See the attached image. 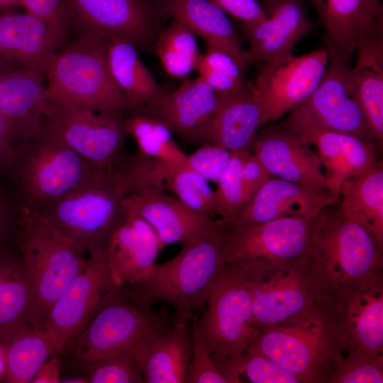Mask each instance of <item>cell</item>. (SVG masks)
I'll use <instances>...</instances> for the list:
<instances>
[{"instance_id":"cell-1","label":"cell","mask_w":383,"mask_h":383,"mask_svg":"<svg viewBox=\"0 0 383 383\" xmlns=\"http://www.w3.org/2000/svg\"><path fill=\"white\" fill-rule=\"evenodd\" d=\"M246 350L268 357L300 383H326L346 353L343 335L323 299L260 330Z\"/></svg>"},{"instance_id":"cell-2","label":"cell","mask_w":383,"mask_h":383,"mask_svg":"<svg viewBox=\"0 0 383 383\" xmlns=\"http://www.w3.org/2000/svg\"><path fill=\"white\" fill-rule=\"evenodd\" d=\"M4 170L21 204L35 210L68 195L102 173L44 127L34 138L14 144Z\"/></svg>"},{"instance_id":"cell-3","label":"cell","mask_w":383,"mask_h":383,"mask_svg":"<svg viewBox=\"0 0 383 383\" xmlns=\"http://www.w3.org/2000/svg\"><path fill=\"white\" fill-rule=\"evenodd\" d=\"M22 208L17 248L30 288V326L39 329L87 258L85 252L40 211Z\"/></svg>"},{"instance_id":"cell-4","label":"cell","mask_w":383,"mask_h":383,"mask_svg":"<svg viewBox=\"0 0 383 383\" xmlns=\"http://www.w3.org/2000/svg\"><path fill=\"white\" fill-rule=\"evenodd\" d=\"M305 255L325 294L383 274V249L366 229L345 215L338 201L311 221Z\"/></svg>"},{"instance_id":"cell-5","label":"cell","mask_w":383,"mask_h":383,"mask_svg":"<svg viewBox=\"0 0 383 383\" xmlns=\"http://www.w3.org/2000/svg\"><path fill=\"white\" fill-rule=\"evenodd\" d=\"M222 234L223 228L182 246L174 257L157 264L146 281L123 291L152 306L170 304L176 311L175 322L190 325L202 313L222 269Z\"/></svg>"},{"instance_id":"cell-6","label":"cell","mask_w":383,"mask_h":383,"mask_svg":"<svg viewBox=\"0 0 383 383\" xmlns=\"http://www.w3.org/2000/svg\"><path fill=\"white\" fill-rule=\"evenodd\" d=\"M108 40L79 33L57 51L45 70L48 100L73 103L98 111H128L131 106L110 72Z\"/></svg>"},{"instance_id":"cell-7","label":"cell","mask_w":383,"mask_h":383,"mask_svg":"<svg viewBox=\"0 0 383 383\" xmlns=\"http://www.w3.org/2000/svg\"><path fill=\"white\" fill-rule=\"evenodd\" d=\"M131 185L122 171L102 172L68 195L38 210L85 253L104 249L124 221Z\"/></svg>"},{"instance_id":"cell-8","label":"cell","mask_w":383,"mask_h":383,"mask_svg":"<svg viewBox=\"0 0 383 383\" xmlns=\"http://www.w3.org/2000/svg\"><path fill=\"white\" fill-rule=\"evenodd\" d=\"M175 323L167 311L153 309L116 287L84 330L71 343L83 364L115 354L133 353Z\"/></svg>"},{"instance_id":"cell-9","label":"cell","mask_w":383,"mask_h":383,"mask_svg":"<svg viewBox=\"0 0 383 383\" xmlns=\"http://www.w3.org/2000/svg\"><path fill=\"white\" fill-rule=\"evenodd\" d=\"M267 129L305 143L314 134L335 132L378 143L360 106L351 65L331 62L313 92Z\"/></svg>"},{"instance_id":"cell-10","label":"cell","mask_w":383,"mask_h":383,"mask_svg":"<svg viewBox=\"0 0 383 383\" xmlns=\"http://www.w3.org/2000/svg\"><path fill=\"white\" fill-rule=\"evenodd\" d=\"M311 221L294 217L262 223L223 221V262L257 281L306 254Z\"/></svg>"},{"instance_id":"cell-11","label":"cell","mask_w":383,"mask_h":383,"mask_svg":"<svg viewBox=\"0 0 383 383\" xmlns=\"http://www.w3.org/2000/svg\"><path fill=\"white\" fill-rule=\"evenodd\" d=\"M49 102L45 131L72 148L96 172L124 170L130 157L125 150L124 113L98 111L65 101Z\"/></svg>"},{"instance_id":"cell-12","label":"cell","mask_w":383,"mask_h":383,"mask_svg":"<svg viewBox=\"0 0 383 383\" xmlns=\"http://www.w3.org/2000/svg\"><path fill=\"white\" fill-rule=\"evenodd\" d=\"M252 280L223 262L196 327L213 360L239 355L257 337L252 324Z\"/></svg>"},{"instance_id":"cell-13","label":"cell","mask_w":383,"mask_h":383,"mask_svg":"<svg viewBox=\"0 0 383 383\" xmlns=\"http://www.w3.org/2000/svg\"><path fill=\"white\" fill-rule=\"evenodd\" d=\"M115 289L104 248L89 253L83 268L52 306L39 328L48 338L54 355L71 344Z\"/></svg>"},{"instance_id":"cell-14","label":"cell","mask_w":383,"mask_h":383,"mask_svg":"<svg viewBox=\"0 0 383 383\" xmlns=\"http://www.w3.org/2000/svg\"><path fill=\"white\" fill-rule=\"evenodd\" d=\"M252 326L259 331L289 319L321 301V280L304 255L252 281Z\"/></svg>"},{"instance_id":"cell-15","label":"cell","mask_w":383,"mask_h":383,"mask_svg":"<svg viewBox=\"0 0 383 383\" xmlns=\"http://www.w3.org/2000/svg\"><path fill=\"white\" fill-rule=\"evenodd\" d=\"M326 48L258 63L252 85L262 108V126L275 121L307 99L323 79L329 63Z\"/></svg>"},{"instance_id":"cell-16","label":"cell","mask_w":383,"mask_h":383,"mask_svg":"<svg viewBox=\"0 0 383 383\" xmlns=\"http://www.w3.org/2000/svg\"><path fill=\"white\" fill-rule=\"evenodd\" d=\"M346 353H383V274L342 285L323 298Z\"/></svg>"},{"instance_id":"cell-17","label":"cell","mask_w":383,"mask_h":383,"mask_svg":"<svg viewBox=\"0 0 383 383\" xmlns=\"http://www.w3.org/2000/svg\"><path fill=\"white\" fill-rule=\"evenodd\" d=\"M314 8L329 62L350 65L362 45L383 40L382 0H307Z\"/></svg>"},{"instance_id":"cell-18","label":"cell","mask_w":383,"mask_h":383,"mask_svg":"<svg viewBox=\"0 0 383 383\" xmlns=\"http://www.w3.org/2000/svg\"><path fill=\"white\" fill-rule=\"evenodd\" d=\"M70 28L108 40L145 47L155 33L152 11L143 0H62Z\"/></svg>"},{"instance_id":"cell-19","label":"cell","mask_w":383,"mask_h":383,"mask_svg":"<svg viewBox=\"0 0 383 383\" xmlns=\"http://www.w3.org/2000/svg\"><path fill=\"white\" fill-rule=\"evenodd\" d=\"M127 211L146 221L155 231L162 246H181L220 232L223 220L193 210L176 196L150 187L136 189L124 199Z\"/></svg>"},{"instance_id":"cell-20","label":"cell","mask_w":383,"mask_h":383,"mask_svg":"<svg viewBox=\"0 0 383 383\" xmlns=\"http://www.w3.org/2000/svg\"><path fill=\"white\" fill-rule=\"evenodd\" d=\"M65 38L26 10H0V71L30 70L45 74Z\"/></svg>"},{"instance_id":"cell-21","label":"cell","mask_w":383,"mask_h":383,"mask_svg":"<svg viewBox=\"0 0 383 383\" xmlns=\"http://www.w3.org/2000/svg\"><path fill=\"white\" fill-rule=\"evenodd\" d=\"M163 247L153 228L128 211L104 248L107 268L114 286L133 289L146 281L155 270Z\"/></svg>"},{"instance_id":"cell-22","label":"cell","mask_w":383,"mask_h":383,"mask_svg":"<svg viewBox=\"0 0 383 383\" xmlns=\"http://www.w3.org/2000/svg\"><path fill=\"white\" fill-rule=\"evenodd\" d=\"M218 102V92L198 77L186 79L173 91L128 111L152 118L185 141L199 143Z\"/></svg>"},{"instance_id":"cell-23","label":"cell","mask_w":383,"mask_h":383,"mask_svg":"<svg viewBox=\"0 0 383 383\" xmlns=\"http://www.w3.org/2000/svg\"><path fill=\"white\" fill-rule=\"evenodd\" d=\"M340 194L270 176L234 219L262 223L284 217L314 218L336 203Z\"/></svg>"},{"instance_id":"cell-24","label":"cell","mask_w":383,"mask_h":383,"mask_svg":"<svg viewBox=\"0 0 383 383\" xmlns=\"http://www.w3.org/2000/svg\"><path fill=\"white\" fill-rule=\"evenodd\" d=\"M44 79L45 74L35 70L0 71V114L10 125L16 143L43 130L50 109Z\"/></svg>"},{"instance_id":"cell-25","label":"cell","mask_w":383,"mask_h":383,"mask_svg":"<svg viewBox=\"0 0 383 383\" xmlns=\"http://www.w3.org/2000/svg\"><path fill=\"white\" fill-rule=\"evenodd\" d=\"M253 155L270 175L317 189H328L319 155L296 136L268 129L257 135Z\"/></svg>"},{"instance_id":"cell-26","label":"cell","mask_w":383,"mask_h":383,"mask_svg":"<svg viewBox=\"0 0 383 383\" xmlns=\"http://www.w3.org/2000/svg\"><path fill=\"white\" fill-rule=\"evenodd\" d=\"M313 28L303 0H280L266 19L245 27L250 42L246 65L293 55L298 41Z\"/></svg>"},{"instance_id":"cell-27","label":"cell","mask_w":383,"mask_h":383,"mask_svg":"<svg viewBox=\"0 0 383 383\" xmlns=\"http://www.w3.org/2000/svg\"><path fill=\"white\" fill-rule=\"evenodd\" d=\"M216 111L208 123L204 142L231 152L250 150L262 126V108L252 84L237 91L218 93Z\"/></svg>"},{"instance_id":"cell-28","label":"cell","mask_w":383,"mask_h":383,"mask_svg":"<svg viewBox=\"0 0 383 383\" xmlns=\"http://www.w3.org/2000/svg\"><path fill=\"white\" fill-rule=\"evenodd\" d=\"M192 350L191 324L175 322L139 347L135 358L145 383H187Z\"/></svg>"},{"instance_id":"cell-29","label":"cell","mask_w":383,"mask_h":383,"mask_svg":"<svg viewBox=\"0 0 383 383\" xmlns=\"http://www.w3.org/2000/svg\"><path fill=\"white\" fill-rule=\"evenodd\" d=\"M163 8L212 48L231 55L246 68L247 50L226 13L209 0H162Z\"/></svg>"},{"instance_id":"cell-30","label":"cell","mask_w":383,"mask_h":383,"mask_svg":"<svg viewBox=\"0 0 383 383\" xmlns=\"http://www.w3.org/2000/svg\"><path fill=\"white\" fill-rule=\"evenodd\" d=\"M347 216L362 226L383 249V164L346 181L338 200Z\"/></svg>"},{"instance_id":"cell-31","label":"cell","mask_w":383,"mask_h":383,"mask_svg":"<svg viewBox=\"0 0 383 383\" xmlns=\"http://www.w3.org/2000/svg\"><path fill=\"white\" fill-rule=\"evenodd\" d=\"M107 58L111 76L130 103L131 109L151 103L165 94L131 43L109 40Z\"/></svg>"},{"instance_id":"cell-32","label":"cell","mask_w":383,"mask_h":383,"mask_svg":"<svg viewBox=\"0 0 383 383\" xmlns=\"http://www.w3.org/2000/svg\"><path fill=\"white\" fill-rule=\"evenodd\" d=\"M31 293L18 249L0 252V343L30 325Z\"/></svg>"},{"instance_id":"cell-33","label":"cell","mask_w":383,"mask_h":383,"mask_svg":"<svg viewBox=\"0 0 383 383\" xmlns=\"http://www.w3.org/2000/svg\"><path fill=\"white\" fill-rule=\"evenodd\" d=\"M352 67L357 96L370 130L382 145L383 140V40L357 48Z\"/></svg>"},{"instance_id":"cell-34","label":"cell","mask_w":383,"mask_h":383,"mask_svg":"<svg viewBox=\"0 0 383 383\" xmlns=\"http://www.w3.org/2000/svg\"><path fill=\"white\" fill-rule=\"evenodd\" d=\"M1 343L8 382H30L41 365L54 355L46 335L30 325L13 331Z\"/></svg>"},{"instance_id":"cell-35","label":"cell","mask_w":383,"mask_h":383,"mask_svg":"<svg viewBox=\"0 0 383 383\" xmlns=\"http://www.w3.org/2000/svg\"><path fill=\"white\" fill-rule=\"evenodd\" d=\"M150 186L172 192L182 203L205 216H219L215 190L207 179L186 164L157 162L150 177Z\"/></svg>"},{"instance_id":"cell-36","label":"cell","mask_w":383,"mask_h":383,"mask_svg":"<svg viewBox=\"0 0 383 383\" xmlns=\"http://www.w3.org/2000/svg\"><path fill=\"white\" fill-rule=\"evenodd\" d=\"M126 116L125 130L133 138L140 155L170 165L186 164L187 154L178 146L172 133L160 121L135 112Z\"/></svg>"},{"instance_id":"cell-37","label":"cell","mask_w":383,"mask_h":383,"mask_svg":"<svg viewBox=\"0 0 383 383\" xmlns=\"http://www.w3.org/2000/svg\"><path fill=\"white\" fill-rule=\"evenodd\" d=\"M155 49L165 72L174 78L187 77L195 69L201 55L195 34L174 19L159 35Z\"/></svg>"},{"instance_id":"cell-38","label":"cell","mask_w":383,"mask_h":383,"mask_svg":"<svg viewBox=\"0 0 383 383\" xmlns=\"http://www.w3.org/2000/svg\"><path fill=\"white\" fill-rule=\"evenodd\" d=\"M227 383H300L268 357L245 350L213 360Z\"/></svg>"},{"instance_id":"cell-39","label":"cell","mask_w":383,"mask_h":383,"mask_svg":"<svg viewBox=\"0 0 383 383\" xmlns=\"http://www.w3.org/2000/svg\"><path fill=\"white\" fill-rule=\"evenodd\" d=\"M248 150H250L231 152L229 163L216 183L215 194L218 214L223 221L234 219L250 201L242 170Z\"/></svg>"},{"instance_id":"cell-40","label":"cell","mask_w":383,"mask_h":383,"mask_svg":"<svg viewBox=\"0 0 383 383\" xmlns=\"http://www.w3.org/2000/svg\"><path fill=\"white\" fill-rule=\"evenodd\" d=\"M383 353L348 352L326 383H382Z\"/></svg>"},{"instance_id":"cell-41","label":"cell","mask_w":383,"mask_h":383,"mask_svg":"<svg viewBox=\"0 0 383 383\" xmlns=\"http://www.w3.org/2000/svg\"><path fill=\"white\" fill-rule=\"evenodd\" d=\"M88 383H145L133 353H119L84 364Z\"/></svg>"},{"instance_id":"cell-42","label":"cell","mask_w":383,"mask_h":383,"mask_svg":"<svg viewBox=\"0 0 383 383\" xmlns=\"http://www.w3.org/2000/svg\"><path fill=\"white\" fill-rule=\"evenodd\" d=\"M306 143L315 145L318 148L322 165L326 169L325 177L328 189L340 194V189L348 177L339 133H318L311 136Z\"/></svg>"},{"instance_id":"cell-43","label":"cell","mask_w":383,"mask_h":383,"mask_svg":"<svg viewBox=\"0 0 383 383\" xmlns=\"http://www.w3.org/2000/svg\"><path fill=\"white\" fill-rule=\"evenodd\" d=\"M339 138L347 181L365 173L377 163L376 145L378 143L344 133H339Z\"/></svg>"},{"instance_id":"cell-44","label":"cell","mask_w":383,"mask_h":383,"mask_svg":"<svg viewBox=\"0 0 383 383\" xmlns=\"http://www.w3.org/2000/svg\"><path fill=\"white\" fill-rule=\"evenodd\" d=\"M231 152L213 143H204L187 155L186 165L209 182L217 183L231 160Z\"/></svg>"},{"instance_id":"cell-45","label":"cell","mask_w":383,"mask_h":383,"mask_svg":"<svg viewBox=\"0 0 383 383\" xmlns=\"http://www.w3.org/2000/svg\"><path fill=\"white\" fill-rule=\"evenodd\" d=\"M191 331L192 350L187 383H227L202 343L195 321L191 323Z\"/></svg>"},{"instance_id":"cell-46","label":"cell","mask_w":383,"mask_h":383,"mask_svg":"<svg viewBox=\"0 0 383 383\" xmlns=\"http://www.w3.org/2000/svg\"><path fill=\"white\" fill-rule=\"evenodd\" d=\"M23 208L11 191L0 186V252L18 249Z\"/></svg>"},{"instance_id":"cell-47","label":"cell","mask_w":383,"mask_h":383,"mask_svg":"<svg viewBox=\"0 0 383 383\" xmlns=\"http://www.w3.org/2000/svg\"><path fill=\"white\" fill-rule=\"evenodd\" d=\"M26 11L38 17L65 38L70 29L62 0H22Z\"/></svg>"},{"instance_id":"cell-48","label":"cell","mask_w":383,"mask_h":383,"mask_svg":"<svg viewBox=\"0 0 383 383\" xmlns=\"http://www.w3.org/2000/svg\"><path fill=\"white\" fill-rule=\"evenodd\" d=\"M216 4L226 13H228L243 22L245 27L252 26L267 18L257 0H209Z\"/></svg>"},{"instance_id":"cell-49","label":"cell","mask_w":383,"mask_h":383,"mask_svg":"<svg viewBox=\"0 0 383 383\" xmlns=\"http://www.w3.org/2000/svg\"><path fill=\"white\" fill-rule=\"evenodd\" d=\"M201 55L196 62L195 70H196L199 74V77L202 79L216 92H231L248 85L249 82L246 80H238L224 73L213 70L204 61Z\"/></svg>"},{"instance_id":"cell-50","label":"cell","mask_w":383,"mask_h":383,"mask_svg":"<svg viewBox=\"0 0 383 383\" xmlns=\"http://www.w3.org/2000/svg\"><path fill=\"white\" fill-rule=\"evenodd\" d=\"M201 56L204 61L213 70L238 80H245L244 77L245 69L231 55L218 50L207 48L206 52Z\"/></svg>"},{"instance_id":"cell-51","label":"cell","mask_w":383,"mask_h":383,"mask_svg":"<svg viewBox=\"0 0 383 383\" xmlns=\"http://www.w3.org/2000/svg\"><path fill=\"white\" fill-rule=\"evenodd\" d=\"M60 379L58 357L57 355H54L41 365L30 382L59 383Z\"/></svg>"},{"instance_id":"cell-52","label":"cell","mask_w":383,"mask_h":383,"mask_svg":"<svg viewBox=\"0 0 383 383\" xmlns=\"http://www.w3.org/2000/svg\"><path fill=\"white\" fill-rule=\"evenodd\" d=\"M15 143L14 135L10 125L0 114V169H4Z\"/></svg>"},{"instance_id":"cell-53","label":"cell","mask_w":383,"mask_h":383,"mask_svg":"<svg viewBox=\"0 0 383 383\" xmlns=\"http://www.w3.org/2000/svg\"><path fill=\"white\" fill-rule=\"evenodd\" d=\"M23 8L22 0H0V10Z\"/></svg>"},{"instance_id":"cell-54","label":"cell","mask_w":383,"mask_h":383,"mask_svg":"<svg viewBox=\"0 0 383 383\" xmlns=\"http://www.w3.org/2000/svg\"><path fill=\"white\" fill-rule=\"evenodd\" d=\"M268 16L275 9L280 0H257Z\"/></svg>"},{"instance_id":"cell-55","label":"cell","mask_w":383,"mask_h":383,"mask_svg":"<svg viewBox=\"0 0 383 383\" xmlns=\"http://www.w3.org/2000/svg\"><path fill=\"white\" fill-rule=\"evenodd\" d=\"M60 382L64 383H88L85 377H72L65 379H61Z\"/></svg>"},{"instance_id":"cell-56","label":"cell","mask_w":383,"mask_h":383,"mask_svg":"<svg viewBox=\"0 0 383 383\" xmlns=\"http://www.w3.org/2000/svg\"><path fill=\"white\" fill-rule=\"evenodd\" d=\"M153 1H157V0H153Z\"/></svg>"}]
</instances>
